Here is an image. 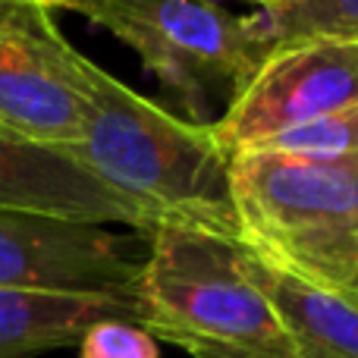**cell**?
Returning a JSON list of instances; mask_svg holds the SVG:
<instances>
[{"label": "cell", "mask_w": 358, "mask_h": 358, "mask_svg": "<svg viewBox=\"0 0 358 358\" xmlns=\"http://www.w3.org/2000/svg\"><path fill=\"white\" fill-rule=\"evenodd\" d=\"M69 73L85 104V132L60 155L98 176L157 227L239 239L229 157L208 126L164 110L73 48Z\"/></svg>", "instance_id": "1"}, {"label": "cell", "mask_w": 358, "mask_h": 358, "mask_svg": "<svg viewBox=\"0 0 358 358\" xmlns=\"http://www.w3.org/2000/svg\"><path fill=\"white\" fill-rule=\"evenodd\" d=\"M239 242L336 292L358 289V155L229 157Z\"/></svg>", "instance_id": "2"}, {"label": "cell", "mask_w": 358, "mask_h": 358, "mask_svg": "<svg viewBox=\"0 0 358 358\" xmlns=\"http://www.w3.org/2000/svg\"><path fill=\"white\" fill-rule=\"evenodd\" d=\"M136 289L138 327L192 358H292L286 330L239 267L236 242L157 227Z\"/></svg>", "instance_id": "3"}, {"label": "cell", "mask_w": 358, "mask_h": 358, "mask_svg": "<svg viewBox=\"0 0 358 358\" xmlns=\"http://www.w3.org/2000/svg\"><path fill=\"white\" fill-rule=\"evenodd\" d=\"M69 10L136 50L192 126L217 123L273 50L258 19L214 0H76Z\"/></svg>", "instance_id": "4"}, {"label": "cell", "mask_w": 358, "mask_h": 358, "mask_svg": "<svg viewBox=\"0 0 358 358\" xmlns=\"http://www.w3.org/2000/svg\"><path fill=\"white\" fill-rule=\"evenodd\" d=\"M142 264L145 248L132 233L0 210V289L98 296L136 308Z\"/></svg>", "instance_id": "5"}, {"label": "cell", "mask_w": 358, "mask_h": 358, "mask_svg": "<svg viewBox=\"0 0 358 358\" xmlns=\"http://www.w3.org/2000/svg\"><path fill=\"white\" fill-rule=\"evenodd\" d=\"M352 104H358V41L302 38L277 44L255 79L208 129L223 155L233 157L277 132Z\"/></svg>", "instance_id": "6"}, {"label": "cell", "mask_w": 358, "mask_h": 358, "mask_svg": "<svg viewBox=\"0 0 358 358\" xmlns=\"http://www.w3.org/2000/svg\"><path fill=\"white\" fill-rule=\"evenodd\" d=\"M73 44L31 0H0V132L66 151L85 132V104L69 73Z\"/></svg>", "instance_id": "7"}, {"label": "cell", "mask_w": 358, "mask_h": 358, "mask_svg": "<svg viewBox=\"0 0 358 358\" xmlns=\"http://www.w3.org/2000/svg\"><path fill=\"white\" fill-rule=\"evenodd\" d=\"M0 210H25L63 220L132 227L151 236L155 223L132 201L107 189L73 157L0 132Z\"/></svg>", "instance_id": "8"}, {"label": "cell", "mask_w": 358, "mask_h": 358, "mask_svg": "<svg viewBox=\"0 0 358 358\" xmlns=\"http://www.w3.org/2000/svg\"><path fill=\"white\" fill-rule=\"evenodd\" d=\"M239 267L286 330L292 358H358V296L317 286L236 242Z\"/></svg>", "instance_id": "9"}, {"label": "cell", "mask_w": 358, "mask_h": 358, "mask_svg": "<svg viewBox=\"0 0 358 358\" xmlns=\"http://www.w3.org/2000/svg\"><path fill=\"white\" fill-rule=\"evenodd\" d=\"M110 317L138 324L136 308L117 299L0 289V358H41L79 346L92 324Z\"/></svg>", "instance_id": "10"}, {"label": "cell", "mask_w": 358, "mask_h": 358, "mask_svg": "<svg viewBox=\"0 0 358 358\" xmlns=\"http://www.w3.org/2000/svg\"><path fill=\"white\" fill-rule=\"evenodd\" d=\"M271 48L302 38L358 41V0H289L255 13Z\"/></svg>", "instance_id": "11"}, {"label": "cell", "mask_w": 358, "mask_h": 358, "mask_svg": "<svg viewBox=\"0 0 358 358\" xmlns=\"http://www.w3.org/2000/svg\"><path fill=\"white\" fill-rule=\"evenodd\" d=\"M252 151L286 157H349L358 155V104L346 110L327 113L321 120L292 126L286 132H277L273 138L255 145Z\"/></svg>", "instance_id": "12"}, {"label": "cell", "mask_w": 358, "mask_h": 358, "mask_svg": "<svg viewBox=\"0 0 358 358\" xmlns=\"http://www.w3.org/2000/svg\"><path fill=\"white\" fill-rule=\"evenodd\" d=\"M79 358H161L157 340L136 321H98L79 340Z\"/></svg>", "instance_id": "13"}, {"label": "cell", "mask_w": 358, "mask_h": 358, "mask_svg": "<svg viewBox=\"0 0 358 358\" xmlns=\"http://www.w3.org/2000/svg\"><path fill=\"white\" fill-rule=\"evenodd\" d=\"M31 3H38L41 10H69V6L76 3V0H31Z\"/></svg>", "instance_id": "14"}, {"label": "cell", "mask_w": 358, "mask_h": 358, "mask_svg": "<svg viewBox=\"0 0 358 358\" xmlns=\"http://www.w3.org/2000/svg\"><path fill=\"white\" fill-rule=\"evenodd\" d=\"M248 3H255L258 10H273V6H280V3H289V0H248Z\"/></svg>", "instance_id": "15"}, {"label": "cell", "mask_w": 358, "mask_h": 358, "mask_svg": "<svg viewBox=\"0 0 358 358\" xmlns=\"http://www.w3.org/2000/svg\"><path fill=\"white\" fill-rule=\"evenodd\" d=\"M355 296H358V289H355Z\"/></svg>", "instance_id": "16"}]
</instances>
